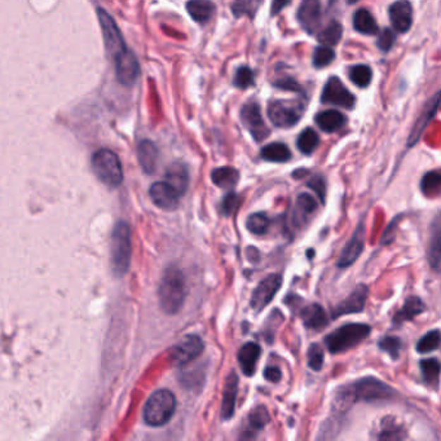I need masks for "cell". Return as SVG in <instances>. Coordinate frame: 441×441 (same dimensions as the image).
<instances>
[{
  "label": "cell",
  "instance_id": "34",
  "mask_svg": "<svg viewBox=\"0 0 441 441\" xmlns=\"http://www.w3.org/2000/svg\"><path fill=\"white\" fill-rule=\"evenodd\" d=\"M421 190L426 197H437L441 194V170L427 172L421 182Z\"/></svg>",
  "mask_w": 441,
  "mask_h": 441
},
{
  "label": "cell",
  "instance_id": "22",
  "mask_svg": "<svg viewBox=\"0 0 441 441\" xmlns=\"http://www.w3.org/2000/svg\"><path fill=\"white\" fill-rule=\"evenodd\" d=\"M237 389H238V378L236 373L229 374L225 388H224V395H223V405H221V418L230 419L235 413L236 406Z\"/></svg>",
  "mask_w": 441,
  "mask_h": 441
},
{
  "label": "cell",
  "instance_id": "5",
  "mask_svg": "<svg viewBox=\"0 0 441 441\" xmlns=\"http://www.w3.org/2000/svg\"><path fill=\"white\" fill-rule=\"evenodd\" d=\"M175 411V395L168 389H160L154 392L145 404V423L152 427L163 426L174 417Z\"/></svg>",
  "mask_w": 441,
  "mask_h": 441
},
{
  "label": "cell",
  "instance_id": "39",
  "mask_svg": "<svg viewBox=\"0 0 441 441\" xmlns=\"http://www.w3.org/2000/svg\"><path fill=\"white\" fill-rule=\"evenodd\" d=\"M440 343V330H431L419 339V342L417 343V351L419 353H428V352L437 350Z\"/></svg>",
  "mask_w": 441,
  "mask_h": 441
},
{
  "label": "cell",
  "instance_id": "48",
  "mask_svg": "<svg viewBox=\"0 0 441 441\" xmlns=\"http://www.w3.org/2000/svg\"><path fill=\"white\" fill-rule=\"evenodd\" d=\"M396 40V34L389 29H384L380 34V38H378V47H380V51L383 52H387L389 51Z\"/></svg>",
  "mask_w": 441,
  "mask_h": 441
},
{
  "label": "cell",
  "instance_id": "25",
  "mask_svg": "<svg viewBox=\"0 0 441 441\" xmlns=\"http://www.w3.org/2000/svg\"><path fill=\"white\" fill-rule=\"evenodd\" d=\"M215 4L211 0H189L187 3V11L190 17L198 23H208L215 13Z\"/></svg>",
  "mask_w": 441,
  "mask_h": 441
},
{
  "label": "cell",
  "instance_id": "36",
  "mask_svg": "<svg viewBox=\"0 0 441 441\" xmlns=\"http://www.w3.org/2000/svg\"><path fill=\"white\" fill-rule=\"evenodd\" d=\"M319 137L316 131L312 129H305V131H302V134L298 137V149L303 154H312L316 148L319 146Z\"/></svg>",
  "mask_w": 441,
  "mask_h": 441
},
{
  "label": "cell",
  "instance_id": "19",
  "mask_svg": "<svg viewBox=\"0 0 441 441\" xmlns=\"http://www.w3.org/2000/svg\"><path fill=\"white\" fill-rule=\"evenodd\" d=\"M389 20L397 33H406L411 30L413 23V7L409 0H397L391 4L388 9Z\"/></svg>",
  "mask_w": 441,
  "mask_h": 441
},
{
  "label": "cell",
  "instance_id": "38",
  "mask_svg": "<svg viewBox=\"0 0 441 441\" xmlns=\"http://www.w3.org/2000/svg\"><path fill=\"white\" fill-rule=\"evenodd\" d=\"M372 78L373 73L368 65H355L350 69V79L360 88H366L372 82Z\"/></svg>",
  "mask_w": 441,
  "mask_h": 441
},
{
  "label": "cell",
  "instance_id": "23",
  "mask_svg": "<svg viewBox=\"0 0 441 441\" xmlns=\"http://www.w3.org/2000/svg\"><path fill=\"white\" fill-rule=\"evenodd\" d=\"M166 182L171 184L179 192L180 196H183L189 185V174L187 166L182 162H175L170 165L166 171Z\"/></svg>",
  "mask_w": 441,
  "mask_h": 441
},
{
  "label": "cell",
  "instance_id": "50",
  "mask_svg": "<svg viewBox=\"0 0 441 441\" xmlns=\"http://www.w3.org/2000/svg\"><path fill=\"white\" fill-rule=\"evenodd\" d=\"M264 378L266 380H269V382H272V383H277V382L281 380V370L278 368H276V366H268V368H266V370H264Z\"/></svg>",
  "mask_w": 441,
  "mask_h": 441
},
{
  "label": "cell",
  "instance_id": "53",
  "mask_svg": "<svg viewBox=\"0 0 441 441\" xmlns=\"http://www.w3.org/2000/svg\"><path fill=\"white\" fill-rule=\"evenodd\" d=\"M350 4H355V3H358V0H347Z\"/></svg>",
  "mask_w": 441,
  "mask_h": 441
},
{
  "label": "cell",
  "instance_id": "3",
  "mask_svg": "<svg viewBox=\"0 0 441 441\" xmlns=\"http://www.w3.org/2000/svg\"><path fill=\"white\" fill-rule=\"evenodd\" d=\"M372 331V327L366 324H347L338 327L334 331L325 336V344L330 353H342L355 348L364 342Z\"/></svg>",
  "mask_w": 441,
  "mask_h": 441
},
{
  "label": "cell",
  "instance_id": "20",
  "mask_svg": "<svg viewBox=\"0 0 441 441\" xmlns=\"http://www.w3.org/2000/svg\"><path fill=\"white\" fill-rule=\"evenodd\" d=\"M160 153L154 143L151 140H143L137 146V160L145 174L152 175L157 170Z\"/></svg>",
  "mask_w": 441,
  "mask_h": 441
},
{
  "label": "cell",
  "instance_id": "8",
  "mask_svg": "<svg viewBox=\"0 0 441 441\" xmlns=\"http://www.w3.org/2000/svg\"><path fill=\"white\" fill-rule=\"evenodd\" d=\"M98 16H99L100 26L102 29L105 49H107V54L114 60L118 54H122L123 51L127 49V47L124 45V39L114 20L107 11L99 8Z\"/></svg>",
  "mask_w": 441,
  "mask_h": 441
},
{
  "label": "cell",
  "instance_id": "33",
  "mask_svg": "<svg viewBox=\"0 0 441 441\" xmlns=\"http://www.w3.org/2000/svg\"><path fill=\"white\" fill-rule=\"evenodd\" d=\"M261 158L263 160H269V162H288L291 158V152H290L288 145L282 144V143H272L268 144L261 149Z\"/></svg>",
  "mask_w": 441,
  "mask_h": 441
},
{
  "label": "cell",
  "instance_id": "26",
  "mask_svg": "<svg viewBox=\"0 0 441 441\" xmlns=\"http://www.w3.org/2000/svg\"><path fill=\"white\" fill-rule=\"evenodd\" d=\"M300 317L308 329L319 330L327 325V316L325 310L319 305H311L305 307L300 312Z\"/></svg>",
  "mask_w": 441,
  "mask_h": 441
},
{
  "label": "cell",
  "instance_id": "44",
  "mask_svg": "<svg viewBox=\"0 0 441 441\" xmlns=\"http://www.w3.org/2000/svg\"><path fill=\"white\" fill-rule=\"evenodd\" d=\"M307 361L308 366L314 370L319 372L324 365V351L319 344H311L307 352Z\"/></svg>",
  "mask_w": 441,
  "mask_h": 441
},
{
  "label": "cell",
  "instance_id": "27",
  "mask_svg": "<svg viewBox=\"0 0 441 441\" xmlns=\"http://www.w3.org/2000/svg\"><path fill=\"white\" fill-rule=\"evenodd\" d=\"M440 102L441 92L440 93H437V96H436V98L431 101L430 107H427L425 114L421 117V119H419L417 124H416V127H414L413 131H411V136H409V141H408V145H409V146H413V145L416 144V143L418 141L419 137H421L422 132H423L425 129H426L427 124H428V122L434 118V115L436 114V112H437V109H439Z\"/></svg>",
  "mask_w": 441,
  "mask_h": 441
},
{
  "label": "cell",
  "instance_id": "42",
  "mask_svg": "<svg viewBox=\"0 0 441 441\" xmlns=\"http://www.w3.org/2000/svg\"><path fill=\"white\" fill-rule=\"evenodd\" d=\"M335 52L333 48L329 46H319L316 48L313 54V66L314 68H325L334 61Z\"/></svg>",
  "mask_w": 441,
  "mask_h": 441
},
{
  "label": "cell",
  "instance_id": "11",
  "mask_svg": "<svg viewBox=\"0 0 441 441\" xmlns=\"http://www.w3.org/2000/svg\"><path fill=\"white\" fill-rule=\"evenodd\" d=\"M281 274H269L264 280L259 282L252 297V307L254 311L260 312L272 302L274 295L281 289Z\"/></svg>",
  "mask_w": 441,
  "mask_h": 441
},
{
  "label": "cell",
  "instance_id": "46",
  "mask_svg": "<svg viewBox=\"0 0 441 441\" xmlns=\"http://www.w3.org/2000/svg\"><path fill=\"white\" fill-rule=\"evenodd\" d=\"M254 84V73L250 68L247 66H241L237 70L236 76H235V86L245 90L249 88Z\"/></svg>",
  "mask_w": 441,
  "mask_h": 441
},
{
  "label": "cell",
  "instance_id": "51",
  "mask_svg": "<svg viewBox=\"0 0 441 441\" xmlns=\"http://www.w3.org/2000/svg\"><path fill=\"white\" fill-rule=\"evenodd\" d=\"M274 86L278 87V88H281V90H288V91H299V90H300L299 84H298L294 79H291V78L281 79V81L276 82Z\"/></svg>",
  "mask_w": 441,
  "mask_h": 441
},
{
  "label": "cell",
  "instance_id": "16",
  "mask_svg": "<svg viewBox=\"0 0 441 441\" xmlns=\"http://www.w3.org/2000/svg\"><path fill=\"white\" fill-rule=\"evenodd\" d=\"M365 244V227L361 223L358 225L353 236L351 237L350 241L343 247L341 257L338 259L336 266L339 268H348L352 266L361 255Z\"/></svg>",
  "mask_w": 441,
  "mask_h": 441
},
{
  "label": "cell",
  "instance_id": "41",
  "mask_svg": "<svg viewBox=\"0 0 441 441\" xmlns=\"http://www.w3.org/2000/svg\"><path fill=\"white\" fill-rule=\"evenodd\" d=\"M260 4H261V0H235V3L232 4V11L236 17H242V16L254 17Z\"/></svg>",
  "mask_w": 441,
  "mask_h": 441
},
{
  "label": "cell",
  "instance_id": "21",
  "mask_svg": "<svg viewBox=\"0 0 441 441\" xmlns=\"http://www.w3.org/2000/svg\"><path fill=\"white\" fill-rule=\"evenodd\" d=\"M261 353L260 346L255 342L246 343L238 352V363L245 375H252Z\"/></svg>",
  "mask_w": 441,
  "mask_h": 441
},
{
  "label": "cell",
  "instance_id": "2",
  "mask_svg": "<svg viewBox=\"0 0 441 441\" xmlns=\"http://www.w3.org/2000/svg\"><path fill=\"white\" fill-rule=\"evenodd\" d=\"M187 297L184 274L176 266H168L162 277L158 289L160 308L167 314H175L182 310Z\"/></svg>",
  "mask_w": 441,
  "mask_h": 441
},
{
  "label": "cell",
  "instance_id": "14",
  "mask_svg": "<svg viewBox=\"0 0 441 441\" xmlns=\"http://www.w3.org/2000/svg\"><path fill=\"white\" fill-rule=\"evenodd\" d=\"M298 21L308 34L317 33L322 21V8L319 0H303L298 9Z\"/></svg>",
  "mask_w": 441,
  "mask_h": 441
},
{
  "label": "cell",
  "instance_id": "13",
  "mask_svg": "<svg viewBox=\"0 0 441 441\" xmlns=\"http://www.w3.org/2000/svg\"><path fill=\"white\" fill-rule=\"evenodd\" d=\"M241 119L257 141H261L269 135V129H266L261 110L257 102H249L241 109Z\"/></svg>",
  "mask_w": 441,
  "mask_h": 441
},
{
  "label": "cell",
  "instance_id": "9",
  "mask_svg": "<svg viewBox=\"0 0 441 441\" xmlns=\"http://www.w3.org/2000/svg\"><path fill=\"white\" fill-rule=\"evenodd\" d=\"M205 350L204 341L197 335H187L171 351V361L176 366H184L199 358Z\"/></svg>",
  "mask_w": 441,
  "mask_h": 441
},
{
  "label": "cell",
  "instance_id": "28",
  "mask_svg": "<svg viewBox=\"0 0 441 441\" xmlns=\"http://www.w3.org/2000/svg\"><path fill=\"white\" fill-rule=\"evenodd\" d=\"M314 121L317 123L319 129L331 134V132L342 129L344 123H346V118L338 110H325V112H321L316 115Z\"/></svg>",
  "mask_w": 441,
  "mask_h": 441
},
{
  "label": "cell",
  "instance_id": "31",
  "mask_svg": "<svg viewBox=\"0 0 441 441\" xmlns=\"http://www.w3.org/2000/svg\"><path fill=\"white\" fill-rule=\"evenodd\" d=\"M211 179L216 187L223 189H230L238 183L240 172L233 167L215 168L211 174Z\"/></svg>",
  "mask_w": 441,
  "mask_h": 441
},
{
  "label": "cell",
  "instance_id": "30",
  "mask_svg": "<svg viewBox=\"0 0 441 441\" xmlns=\"http://www.w3.org/2000/svg\"><path fill=\"white\" fill-rule=\"evenodd\" d=\"M353 28L361 34L375 35L378 34V25L373 15L368 9H358L353 16Z\"/></svg>",
  "mask_w": 441,
  "mask_h": 441
},
{
  "label": "cell",
  "instance_id": "40",
  "mask_svg": "<svg viewBox=\"0 0 441 441\" xmlns=\"http://www.w3.org/2000/svg\"><path fill=\"white\" fill-rule=\"evenodd\" d=\"M271 221L268 219V216L261 213H252L247 219L246 227L252 232V235L261 236L266 233V230L269 229Z\"/></svg>",
  "mask_w": 441,
  "mask_h": 441
},
{
  "label": "cell",
  "instance_id": "47",
  "mask_svg": "<svg viewBox=\"0 0 441 441\" xmlns=\"http://www.w3.org/2000/svg\"><path fill=\"white\" fill-rule=\"evenodd\" d=\"M308 188L312 189L317 196L319 201L324 204L325 202V196H327V182L321 175L313 176L312 179L307 183Z\"/></svg>",
  "mask_w": 441,
  "mask_h": 441
},
{
  "label": "cell",
  "instance_id": "45",
  "mask_svg": "<svg viewBox=\"0 0 441 441\" xmlns=\"http://www.w3.org/2000/svg\"><path fill=\"white\" fill-rule=\"evenodd\" d=\"M269 413L266 411V406H258L250 413V426L255 430H261L263 427L268 425L269 422Z\"/></svg>",
  "mask_w": 441,
  "mask_h": 441
},
{
  "label": "cell",
  "instance_id": "17",
  "mask_svg": "<svg viewBox=\"0 0 441 441\" xmlns=\"http://www.w3.org/2000/svg\"><path fill=\"white\" fill-rule=\"evenodd\" d=\"M369 289L366 285H358L356 289L350 294V297L344 299L339 305L335 307L331 312L333 319H338L344 314H352V313H360L364 311L368 299Z\"/></svg>",
  "mask_w": 441,
  "mask_h": 441
},
{
  "label": "cell",
  "instance_id": "12",
  "mask_svg": "<svg viewBox=\"0 0 441 441\" xmlns=\"http://www.w3.org/2000/svg\"><path fill=\"white\" fill-rule=\"evenodd\" d=\"M114 62L117 78L123 86L129 87L136 82L140 74V65L135 54L129 49H126L115 57Z\"/></svg>",
  "mask_w": 441,
  "mask_h": 441
},
{
  "label": "cell",
  "instance_id": "24",
  "mask_svg": "<svg viewBox=\"0 0 441 441\" xmlns=\"http://www.w3.org/2000/svg\"><path fill=\"white\" fill-rule=\"evenodd\" d=\"M426 311V305L422 302V299L418 297H409L406 302L404 303L403 308L394 316V325H401L406 321H411L416 316Z\"/></svg>",
  "mask_w": 441,
  "mask_h": 441
},
{
  "label": "cell",
  "instance_id": "1",
  "mask_svg": "<svg viewBox=\"0 0 441 441\" xmlns=\"http://www.w3.org/2000/svg\"><path fill=\"white\" fill-rule=\"evenodd\" d=\"M396 395L394 388L389 387L384 382L368 377L353 382L352 384L341 388L336 395L335 403L341 406H347L356 401H378L388 400Z\"/></svg>",
  "mask_w": 441,
  "mask_h": 441
},
{
  "label": "cell",
  "instance_id": "10",
  "mask_svg": "<svg viewBox=\"0 0 441 441\" xmlns=\"http://www.w3.org/2000/svg\"><path fill=\"white\" fill-rule=\"evenodd\" d=\"M321 101L324 104L336 105V107H344V109H353L355 104H356L355 96L344 87L342 81L336 76H331L327 81L324 90H322Z\"/></svg>",
  "mask_w": 441,
  "mask_h": 441
},
{
  "label": "cell",
  "instance_id": "29",
  "mask_svg": "<svg viewBox=\"0 0 441 441\" xmlns=\"http://www.w3.org/2000/svg\"><path fill=\"white\" fill-rule=\"evenodd\" d=\"M317 208L316 199L310 193H302L297 198V205L294 210V223L300 225L305 223L307 216L312 215Z\"/></svg>",
  "mask_w": 441,
  "mask_h": 441
},
{
  "label": "cell",
  "instance_id": "52",
  "mask_svg": "<svg viewBox=\"0 0 441 441\" xmlns=\"http://www.w3.org/2000/svg\"><path fill=\"white\" fill-rule=\"evenodd\" d=\"M290 3H291V0H274L272 8H271L272 16L278 15L283 8L289 6Z\"/></svg>",
  "mask_w": 441,
  "mask_h": 441
},
{
  "label": "cell",
  "instance_id": "35",
  "mask_svg": "<svg viewBox=\"0 0 441 441\" xmlns=\"http://www.w3.org/2000/svg\"><path fill=\"white\" fill-rule=\"evenodd\" d=\"M380 440H403L406 437L403 427L400 426L394 418H384L380 425L378 436Z\"/></svg>",
  "mask_w": 441,
  "mask_h": 441
},
{
  "label": "cell",
  "instance_id": "18",
  "mask_svg": "<svg viewBox=\"0 0 441 441\" xmlns=\"http://www.w3.org/2000/svg\"><path fill=\"white\" fill-rule=\"evenodd\" d=\"M428 264L435 272L441 271V213H436L430 225V240L427 247Z\"/></svg>",
  "mask_w": 441,
  "mask_h": 441
},
{
  "label": "cell",
  "instance_id": "37",
  "mask_svg": "<svg viewBox=\"0 0 441 441\" xmlns=\"http://www.w3.org/2000/svg\"><path fill=\"white\" fill-rule=\"evenodd\" d=\"M343 28L339 23H331L319 34V42L324 46H336L342 39Z\"/></svg>",
  "mask_w": 441,
  "mask_h": 441
},
{
  "label": "cell",
  "instance_id": "49",
  "mask_svg": "<svg viewBox=\"0 0 441 441\" xmlns=\"http://www.w3.org/2000/svg\"><path fill=\"white\" fill-rule=\"evenodd\" d=\"M237 206H238V197H237L236 194L230 193L223 201V213H225V215H230L236 210Z\"/></svg>",
  "mask_w": 441,
  "mask_h": 441
},
{
  "label": "cell",
  "instance_id": "15",
  "mask_svg": "<svg viewBox=\"0 0 441 441\" xmlns=\"http://www.w3.org/2000/svg\"><path fill=\"white\" fill-rule=\"evenodd\" d=\"M149 196L153 204L166 211L175 210L179 205V198L182 197L179 192L167 182H158L153 184L149 189Z\"/></svg>",
  "mask_w": 441,
  "mask_h": 441
},
{
  "label": "cell",
  "instance_id": "43",
  "mask_svg": "<svg viewBox=\"0 0 441 441\" xmlns=\"http://www.w3.org/2000/svg\"><path fill=\"white\" fill-rule=\"evenodd\" d=\"M378 347L388 353L392 360H397L400 356L403 343L397 336H383L378 343Z\"/></svg>",
  "mask_w": 441,
  "mask_h": 441
},
{
  "label": "cell",
  "instance_id": "7",
  "mask_svg": "<svg viewBox=\"0 0 441 441\" xmlns=\"http://www.w3.org/2000/svg\"><path fill=\"white\" fill-rule=\"evenodd\" d=\"M305 112V105L297 101L276 100L268 107V117L274 126L289 129L295 126Z\"/></svg>",
  "mask_w": 441,
  "mask_h": 441
},
{
  "label": "cell",
  "instance_id": "6",
  "mask_svg": "<svg viewBox=\"0 0 441 441\" xmlns=\"http://www.w3.org/2000/svg\"><path fill=\"white\" fill-rule=\"evenodd\" d=\"M92 170L100 182L110 188L122 184V163L118 155L109 149H100L92 155Z\"/></svg>",
  "mask_w": 441,
  "mask_h": 441
},
{
  "label": "cell",
  "instance_id": "4",
  "mask_svg": "<svg viewBox=\"0 0 441 441\" xmlns=\"http://www.w3.org/2000/svg\"><path fill=\"white\" fill-rule=\"evenodd\" d=\"M131 229L126 221H118L113 229L110 246V258L115 276L122 277L123 274H127L131 263Z\"/></svg>",
  "mask_w": 441,
  "mask_h": 441
},
{
  "label": "cell",
  "instance_id": "32",
  "mask_svg": "<svg viewBox=\"0 0 441 441\" xmlns=\"http://www.w3.org/2000/svg\"><path fill=\"white\" fill-rule=\"evenodd\" d=\"M421 372L425 383L430 387H437L440 380L441 364L436 358H425L421 361Z\"/></svg>",
  "mask_w": 441,
  "mask_h": 441
}]
</instances>
